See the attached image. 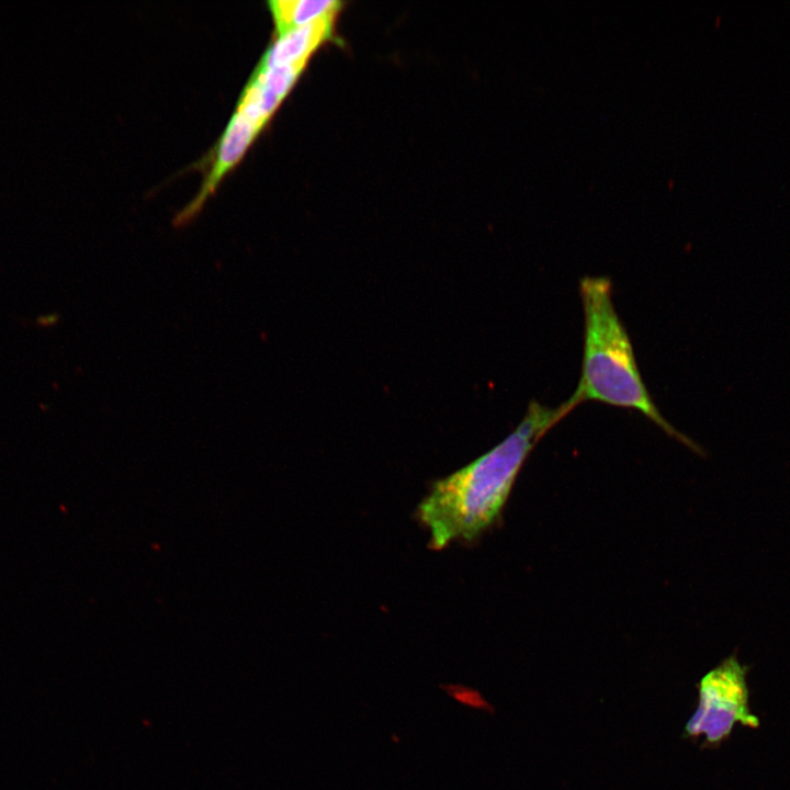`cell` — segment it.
Masks as SVG:
<instances>
[{
	"label": "cell",
	"instance_id": "cell-1",
	"mask_svg": "<svg viewBox=\"0 0 790 790\" xmlns=\"http://www.w3.org/2000/svg\"><path fill=\"white\" fill-rule=\"evenodd\" d=\"M575 407L529 403L516 429L470 464L437 481L419 504L418 516L429 529L430 546L444 548L455 539L472 540L500 515L516 477L540 439Z\"/></svg>",
	"mask_w": 790,
	"mask_h": 790
},
{
	"label": "cell",
	"instance_id": "cell-2",
	"mask_svg": "<svg viewBox=\"0 0 790 790\" xmlns=\"http://www.w3.org/2000/svg\"><path fill=\"white\" fill-rule=\"evenodd\" d=\"M584 312V349L578 385L568 398L576 407L586 400L635 409L668 436L696 452L700 448L661 414L643 382L630 337L612 302L607 276L579 281Z\"/></svg>",
	"mask_w": 790,
	"mask_h": 790
},
{
	"label": "cell",
	"instance_id": "cell-3",
	"mask_svg": "<svg viewBox=\"0 0 790 790\" xmlns=\"http://www.w3.org/2000/svg\"><path fill=\"white\" fill-rule=\"evenodd\" d=\"M747 670L732 655L701 678L698 708L685 727L687 737L703 734L706 743L716 745L727 738L736 723L759 725L748 707Z\"/></svg>",
	"mask_w": 790,
	"mask_h": 790
},
{
	"label": "cell",
	"instance_id": "cell-4",
	"mask_svg": "<svg viewBox=\"0 0 790 790\" xmlns=\"http://www.w3.org/2000/svg\"><path fill=\"white\" fill-rule=\"evenodd\" d=\"M263 127L261 123L235 111L217 143L211 169L202 182L201 190L193 201L177 215L176 226L185 225L201 211L207 198L215 191L222 179L242 159Z\"/></svg>",
	"mask_w": 790,
	"mask_h": 790
},
{
	"label": "cell",
	"instance_id": "cell-5",
	"mask_svg": "<svg viewBox=\"0 0 790 790\" xmlns=\"http://www.w3.org/2000/svg\"><path fill=\"white\" fill-rule=\"evenodd\" d=\"M332 20L325 19L276 35L258 67L305 66L308 57L331 34Z\"/></svg>",
	"mask_w": 790,
	"mask_h": 790
},
{
	"label": "cell",
	"instance_id": "cell-6",
	"mask_svg": "<svg viewBox=\"0 0 790 790\" xmlns=\"http://www.w3.org/2000/svg\"><path fill=\"white\" fill-rule=\"evenodd\" d=\"M276 35L335 18L341 3L332 0H272L268 2Z\"/></svg>",
	"mask_w": 790,
	"mask_h": 790
},
{
	"label": "cell",
	"instance_id": "cell-7",
	"mask_svg": "<svg viewBox=\"0 0 790 790\" xmlns=\"http://www.w3.org/2000/svg\"><path fill=\"white\" fill-rule=\"evenodd\" d=\"M305 66H283L273 68L256 67L250 79L257 81L282 101L297 81Z\"/></svg>",
	"mask_w": 790,
	"mask_h": 790
},
{
	"label": "cell",
	"instance_id": "cell-8",
	"mask_svg": "<svg viewBox=\"0 0 790 790\" xmlns=\"http://www.w3.org/2000/svg\"><path fill=\"white\" fill-rule=\"evenodd\" d=\"M440 688L462 706L494 713V707L476 689L461 684H444L440 685Z\"/></svg>",
	"mask_w": 790,
	"mask_h": 790
},
{
	"label": "cell",
	"instance_id": "cell-9",
	"mask_svg": "<svg viewBox=\"0 0 790 790\" xmlns=\"http://www.w3.org/2000/svg\"><path fill=\"white\" fill-rule=\"evenodd\" d=\"M58 320H59V316H58V315L50 314V315L41 316V317L38 318V324H40L41 326L46 327V326H53V325H55Z\"/></svg>",
	"mask_w": 790,
	"mask_h": 790
}]
</instances>
